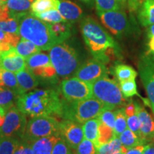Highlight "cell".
<instances>
[{
    "label": "cell",
    "mask_w": 154,
    "mask_h": 154,
    "mask_svg": "<svg viewBox=\"0 0 154 154\" xmlns=\"http://www.w3.org/2000/svg\"><path fill=\"white\" fill-rule=\"evenodd\" d=\"M64 99L53 89H36L18 97L17 106L30 117L56 115L62 117Z\"/></svg>",
    "instance_id": "1"
},
{
    "label": "cell",
    "mask_w": 154,
    "mask_h": 154,
    "mask_svg": "<svg viewBox=\"0 0 154 154\" xmlns=\"http://www.w3.org/2000/svg\"><path fill=\"white\" fill-rule=\"evenodd\" d=\"M81 30L84 42L94 59L109 63L106 52L110 49H118L112 36L101 26V24L91 17H86L81 23Z\"/></svg>",
    "instance_id": "2"
},
{
    "label": "cell",
    "mask_w": 154,
    "mask_h": 154,
    "mask_svg": "<svg viewBox=\"0 0 154 154\" xmlns=\"http://www.w3.org/2000/svg\"><path fill=\"white\" fill-rule=\"evenodd\" d=\"M19 36L32 42L41 50H49L57 44L50 24L32 14H26L19 20Z\"/></svg>",
    "instance_id": "3"
},
{
    "label": "cell",
    "mask_w": 154,
    "mask_h": 154,
    "mask_svg": "<svg viewBox=\"0 0 154 154\" xmlns=\"http://www.w3.org/2000/svg\"><path fill=\"white\" fill-rule=\"evenodd\" d=\"M49 57L57 72L61 78H68L74 75L80 66L79 55L74 48L62 42L49 49Z\"/></svg>",
    "instance_id": "4"
},
{
    "label": "cell",
    "mask_w": 154,
    "mask_h": 154,
    "mask_svg": "<svg viewBox=\"0 0 154 154\" xmlns=\"http://www.w3.org/2000/svg\"><path fill=\"white\" fill-rule=\"evenodd\" d=\"M91 86L93 97L101 101L105 106L116 109L124 107L129 101L123 96L118 81L108 76L91 83Z\"/></svg>",
    "instance_id": "5"
},
{
    "label": "cell",
    "mask_w": 154,
    "mask_h": 154,
    "mask_svg": "<svg viewBox=\"0 0 154 154\" xmlns=\"http://www.w3.org/2000/svg\"><path fill=\"white\" fill-rule=\"evenodd\" d=\"M104 108V104L94 97L74 102L64 99L62 118L83 124L90 119L98 118Z\"/></svg>",
    "instance_id": "6"
},
{
    "label": "cell",
    "mask_w": 154,
    "mask_h": 154,
    "mask_svg": "<svg viewBox=\"0 0 154 154\" xmlns=\"http://www.w3.org/2000/svg\"><path fill=\"white\" fill-rule=\"evenodd\" d=\"M59 122L51 116L32 117L26 124L22 139L32 142L44 137L59 136Z\"/></svg>",
    "instance_id": "7"
},
{
    "label": "cell",
    "mask_w": 154,
    "mask_h": 154,
    "mask_svg": "<svg viewBox=\"0 0 154 154\" xmlns=\"http://www.w3.org/2000/svg\"><path fill=\"white\" fill-rule=\"evenodd\" d=\"M60 90L64 99L69 102L82 101L93 97L91 83L85 82L75 76L62 81Z\"/></svg>",
    "instance_id": "8"
},
{
    "label": "cell",
    "mask_w": 154,
    "mask_h": 154,
    "mask_svg": "<svg viewBox=\"0 0 154 154\" xmlns=\"http://www.w3.org/2000/svg\"><path fill=\"white\" fill-rule=\"evenodd\" d=\"M27 120L26 114L13 106L5 113L2 126L0 127V135L14 138H22Z\"/></svg>",
    "instance_id": "9"
},
{
    "label": "cell",
    "mask_w": 154,
    "mask_h": 154,
    "mask_svg": "<svg viewBox=\"0 0 154 154\" xmlns=\"http://www.w3.org/2000/svg\"><path fill=\"white\" fill-rule=\"evenodd\" d=\"M99 15L105 27L117 37L124 36L130 29L129 22L124 11L113 10L99 13Z\"/></svg>",
    "instance_id": "10"
},
{
    "label": "cell",
    "mask_w": 154,
    "mask_h": 154,
    "mask_svg": "<svg viewBox=\"0 0 154 154\" xmlns=\"http://www.w3.org/2000/svg\"><path fill=\"white\" fill-rule=\"evenodd\" d=\"M26 67L35 76L51 79L57 76V72L49 55L38 52L26 59Z\"/></svg>",
    "instance_id": "11"
},
{
    "label": "cell",
    "mask_w": 154,
    "mask_h": 154,
    "mask_svg": "<svg viewBox=\"0 0 154 154\" xmlns=\"http://www.w3.org/2000/svg\"><path fill=\"white\" fill-rule=\"evenodd\" d=\"M138 72L148 96L149 106L154 113V61L143 56L138 61Z\"/></svg>",
    "instance_id": "12"
},
{
    "label": "cell",
    "mask_w": 154,
    "mask_h": 154,
    "mask_svg": "<svg viewBox=\"0 0 154 154\" xmlns=\"http://www.w3.org/2000/svg\"><path fill=\"white\" fill-rule=\"evenodd\" d=\"M109 71L106 64L96 59H90L80 65L74 76L85 82L93 83L99 79L107 76Z\"/></svg>",
    "instance_id": "13"
},
{
    "label": "cell",
    "mask_w": 154,
    "mask_h": 154,
    "mask_svg": "<svg viewBox=\"0 0 154 154\" xmlns=\"http://www.w3.org/2000/svg\"><path fill=\"white\" fill-rule=\"evenodd\" d=\"M59 136L62 138L72 150H76L79 144L84 138L82 124L64 119L59 123Z\"/></svg>",
    "instance_id": "14"
},
{
    "label": "cell",
    "mask_w": 154,
    "mask_h": 154,
    "mask_svg": "<svg viewBox=\"0 0 154 154\" xmlns=\"http://www.w3.org/2000/svg\"><path fill=\"white\" fill-rule=\"evenodd\" d=\"M136 113L140 121L138 137L144 144L151 143L154 138V119L138 102L134 101Z\"/></svg>",
    "instance_id": "15"
},
{
    "label": "cell",
    "mask_w": 154,
    "mask_h": 154,
    "mask_svg": "<svg viewBox=\"0 0 154 154\" xmlns=\"http://www.w3.org/2000/svg\"><path fill=\"white\" fill-rule=\"evenodd\" d=\"M0 68L13 73L26 69V59L17 52L15 48L0 53Z\"/></svg>",
    "instance_id": "16"
},
{
    "label": "cell",
    "mask_w": 154,
    "mask_h": 154,
    "mask_svg": "<svg viewBox=\"0 0 154 154\" xmlns=\"http://www.w3.org/2000/svg\"><path fill=\"white\" fill-rule=\"evenodd\" d=\"M59 3L57 9L65 21L74 23L82 18V9L70 0H59Z\"/></svg>",
    "instance_id": "17"
},
{
    "label": "cell",
    "mask_w": 154,
    "mask_h": 154,
    "mask_svg": "<svg viewBox=\"0 0 154 154\" xmlns=\"http://www.w3.org/2000/svg\"><path fill=\"white\" fill-rule=\"evenodd\" d=\"M34 0H7L6 5L9 9L10 19L20 20L23 17L29 14V10Z\"/></svg>",
    "instance_id": "18"
},
{
    "label": "cell",
    "mask_w": 154,
    "mask_h": 154,
    "mask_svg": "<svg viewBox=\"0 0 154 154\" xmlns=\"http://www.w3.org/2000/svg\"><path fill=\"white\" fill-rule=\"evenodd\" d=\"M57 135L47 136L32 142L33 154H51L55 143L59 139Z\"/></svg>",
    "instance_id": "19"
},
{
    "label": "cell",
    "mask_w": 154,
    "mask_h": 154,
    "mask_svg": "<svg viewBox=\"0 0 154 154\" xmlns=\"http://www.w3.org/2000/svg\"><path fill=\"white\" fill-rule=\"evenodd\" d=\"M17 79L21 95L35 88L38 84L36 76L26 69L17 73Z\"/></svg>",
    "instance_id": "20"
},
{
    "label": "cell",
    "mask_w": 154,
    "mask_h": 154,
    "mask_svg": "<svg viewBox=\"0 0 154 154\" xmlns=\"http://www.w3.org/2000/svg\"><path fill=\"white\" fill-rule=\"evenodd\" d=\"M138 20L144 26L154 24V0H145L138 9Z\"/></svg>",
    "instance_id": "21"
},
{
    "label": "cell",
    "mask_w": 154,
    "mask_h": 154,
    "mask_svg": "<svg viewBox=\"0 0 154 154\" xmlns=\"http://www.w3.org/2000/svg\"><path fill=\"white\" fill-rule=\"evenodd\" d=\"M99 120L98 118L90 119L82 125L84 138L91 140L96 146V149L99 147Z\"/></svg>",
    "instance_id": "22"
},
{
    "label": "cell",
    "mask_w": 154,
    "mask_h": 154,
    "mask_svg": "<svg viewBox=\"0 0 154 154\" xmlns=\"http://www.w3.org/2000/svg\"><path fill=\"white\" fill-rule=\"evenodd\" d=\"M50 26L58 44L62 43L72 35L71 24L66 21L50 24Z\"/></svg>",
    "instance_id": "23"
},
{
    "label": "cell",
    "mask_w": 154,
    "mask_h": 154,
    "mask_svg": "<svg viewBox=\"0 0 154 154\" xmlns=\"http://www.w3.org/2000/svg\"><path fill=\"white\" fill-rule=\"evenodd\" d=\"M19 95L10 88L0 87V108L5 112L14 106V102L18 99Z\"/></svg>",
    "instance_id": "24"
},
{
    "label": "cell",
    "mask_w": 154,
    "mask_h": 154,
    "mask_svg": "<svg viewBox=\"0 0 154 154\" xmlns=\"http://www.w3.org/2000/svg\"><path fill=\"white\" fill-rule=\"evenodd\" d=\"M0 87L10 88L18 94L19 96L21 95L17 75H15V73L1 69L0 70Z\"/></svg>",
    "instance_id": "25"
},
{
    "label": "cell",
    "mask_w": 154,
    "mask_h": 154,
    "mask_svg": "<svg viewBox=\"0 0 154 154\" xmlns=\"http://www.w3.org/2000/svg\"><path fill=\"white\" fill-rule=\"evenodd\" d=\"M114 74L119 82L135 80L137 76V72L133 67L124 63H119L114 66Z\"/></svg>",
    "instance_id": "26"
},
{
    "label": "cell",
    "mask_w": 154,
    "mask_h": 154,
    "mask_svg": "<svg viewBox=\"0 0 154 154\" xmlns=\"http://www.w3.org/2000/svg\"><path fill=\"white\" fill-rule=\"evenodd\" d=\"M59 3V0H34L31 6V14L36 15L57 9Z\"/></svg>",
    "instance_id": "27"
},
{
    "label": "cell",
    "mask_w": 154,
    "mask_h": 154,
    "mask_svg": "<svg viewBox=\"0 0 154 154\" xmlns=\"http://www.w3.org/2000/svg\"><path fill=\"white\" fill-rule=\"evenodd\" d=\"M15 49L19 55L22 56L25 59L29 57L30 56L33 55L34 54L40 52V50H41L32 42L29 41L24 38H22L19 40L15 47Z\"/></svg>",
    "instance_id": "28"
},
{
    "label": "cell",
    "mask_w": 154,
    "mask_h": 154,
    "mask_svg": "<svg viewBox=\"0 0 154 154\" xmlns=\"http://www.w3.org/2000/svg\"><path fill=\"white\" fill-rule=\"evenodd\" d=\"M119 138L122 146L128 150L138 145H143L138 135L128 128L119 135Z\"/></svg>",
    "instance_id": "29"
},
{
    "label": "cell",
    "mask_w": 154,
    "mask_h": 154,
    "mask_svg": "<svg viewBox=\"0 0 154 154\" xmlns=\"http://www.w3.org/2000/svg\"><path fill=\"white\" fill-rule=\"evenodd\" d=\"M126 0H96V9L99 13L109 11L121 10Z\"/></svg>",
    "instance_id": "30"
},
{
    "label": "cell",
    "mask_w": 154,
    "mask_h": 154,
    "mask_svg": "<svg viewBox=\"0 0 154 154\" xmlns=\"http://www.w3.org/2000/svg\"><path fill=\"white\" fill-rule=\"evenodd\" d=\"M19 141L17 138L0 135V154H14Z\"/></svg>",
    "instance_id": "31"
},
{
    "label": "cell",
    "mask_w": 154,
    "mask_h": 154,
    "mask_svg": "<svg viewBox=\"0 0 154 154\" xmlns=\"http://www.w3.org/2000/svg\"><path fill=\"white\" fill-rule=\"evenodd\" d=\"M127 127V121H126V116L125 114L124 107H121L116 110V119L115 124L113 131L116 136H118L125 131Z\"/></svg>",
    "instance_id": "32"
},
{
    "label": "cell",
    "mask_w": 154,
    "mask_h": 154,
    "mask_svg": "<svg viewBox=\"0 0 154 154\" xmlns=\"http://www.w3.org/2000/svg\"><path fill=\"white\" fill-rule=\"evenodd\" d=\"M116 136L113 128L106 126V124L99 121V138H98L99 146L101 145V144L109 143Z\"/></svg>",
    "instance_id": "33"
},
{
    "label": "cell",
    "mask_w": 154,
    "mask_h": 154,
    "mask_svg": "<svg viewBox=\"0 0 154 154\" xmlns=\"http://www.w3.org/2000/svg\"><path fill=\"white\" fill-rule=\"evenodd\" d=\"M37 17V18L42 19L44 22L49 23V24H54V23H58L61 22H64L65 19L61 16L59 10L57 9H51L46 12L41 13V14H37L36 15H33Z\"/></svg>",
    "instance_id": "34"
},
{
    "label": "cell",
    "mask_w": 154,
    "mask_h": 154,
    "mask_svg": "<svg viewBox=\"0 0 154 154\" xmlns=\"http://www.w3.org/2000/svg\"><path fill=\"white\" fill-rule=\"evenodd\" d=\"M98 119H99L100 122L113 128L116 119V110L114 109L105 106L103 111L98 116Z\"/></svg>",
    "instance_id": "35"
},
{
    "label": "cell",
    "mask_w": 154,
    "mask_h": 154,
    "mask_svg": "<svg viewBox=\"0 0 154 154\" xmlns=\"http://www.w3.org/2000/svg\"><path fill=\"white\" fill-rule=\"evenodd\" d=\"M120 88L123 96L126 99H129L136 95L139 96V94H138L137 86H136L135 80L120 82Z\"/></svg>",
    "instance_id": "36"
},
{
    "label": "cell",
    "mask_w": 154,
    "mask_h": 154,
    "mask_svg": "<svg viewBox=\"0 0 154 154\" xmlns=\"http://www.w3.org/2000/svg\"><path fill=\"white\" fill-rule=\"evenodd\" d=\"M76 154H98L97 149L91 140L84 138L76 149Z\"/></svg>",
    "instance_id": "37"
},
{
    "label": "cell",
    "mask_w": 154,
    "mask_h": 154,
    "mask_svg": "<svg viewBox=\"0 0 154 154\" xmlns=\"http://www.w3.org/2000/svg\"><path fill=\"white\" fill-rule=\"evenodd\" d=\"M0 30L8 33L19 34V21L15 19H9L4 22H0Z\"/></svg>",
    "instance_id": "38"
},
{
    "label": "cell",
    "mask_w": 154,
    "mask_h": 154,
    "mask_svg": "<svg viewBox=\"0 0 154 154\" xmlns=\"http://www.w3.org/2000/svg\"><path fill=\"white\" fill-rule=\"evenodd\" d=\"M51 154H74L72 150L62 138H59L54 146Z\"/></svg>",
    "instance_id": "39"
},
{
    "label": "cell",
    "mask_w": 154,
    "mask_h": 154,
    "mask_svg": "<svg viewBox=\"0 0 154 154\" xmlns=\"http://www.w3.org/2000/svg\"><path fill=\"white\" fill-rule=\"evenodd\" d=\"M126 121L128 128H129L130 130H131L133 132H134L135 134L138 136L140 132V121L136 113L133 116H131L126 117Z\"/></svg>",
    "instance_id": "40"
},
{
    "label": "cell",
    "mask_w": 154,
    "mask_h": 154,
    "mask_svg": "<svg viewBox=\"0 0 154 154\" xmlns=\"http://www.w3.org/2000/svg\"><path fill=\"white\" fill-rule=\"evenodd\" d=\"M14 154H33L32 144L29 142L22 140L19 141V143L15 150Z\"/></svg>",
    "instance_id": "41"
},
{
    "label": "cell",
    "mask_w": 154,
    "mask_h": 154,
    "mask_svg": "<svg viewBox=\"0 0 154 154\" xmlns=\"http://www.w3.org/2000/svg\"><path fill=\"white\" fill-rule=\"evenodd\" d=\"M9 19H10V17L8 7L5 2L0 0V22H4Z\"/></svg>",
    "instance_id": "42"
},
{
    "label": "cell",
    "mask_w": 154,
    "mask_h": 154,
    "mask_svg": "<svg viewBox=\"0 0 154 154\" xmlns=\"http://www.w3.org/2000/svg\"><path fill=\"white\" fill-rule=\"evenodd\" d=\"M126 1L129 11L131 12H134L138 10L145 0H126Z\"/></svg>",
    "instance_id": "43"
},
{
    "label": "cell",
    "mask_w": 154,
    "mask_h": 154,
    "mask_svg": "<svg viewBox=\"0 0 154 154\" xmlns=\"http://www.w3.org/2000/svg\"><path fill=\"white\" fill-rule=\"evenodd\" d=\"M124 111L126 117L136 114V106L134 101L129 100L128 101L127 104L124 106Z\"/></svg>",
    "instance_id": "44"
},
{
    "label": "cell",
    "mask_w": 154,
    "mask_h": 154,
    "mask_svg": "<svg viewBox=\"0 0 154 154\" xmlns=\"http://www.w3.org/2000/svg\"><path fill=\"white\" fill-rule=\"evenodd\" d=\"M145 145H138L128 149L125 154H143Z\"/></svg>",
    "instance_id": "45"
},
{
    "label": "cell",
    "mask_w": 154,
    "mask_h": 154,
    "mask_svg": "<svg viewBox=\"0 0 154 154\" xmlns=\"http://www.w3.org/2000/svg\"><path fill=\"white\" fill-rule=\"evenodd\" d=\"M143 154H154V145L152 143H149L145 145Z\"/></svg>",
    "instance_id": "46"
},
{
    "label": "cell",
    "mask_w": 154,
    "mask_h": 154,
    "mask_svg": "<svg viewBox=\"0 0 154 154\" xmlns=\"http://www.w3.org/2000/svg\"><path fill=\"white\" fill-rule=\"evenodd\" d=\"M148 47H149V53L154 54V36L150 38V41L148 44Z\"/></svg>",
    "instance_id": "47"
},
{
    "label": "cell",
    "mask_w": 154,
    "mask_h": 154,
    "mask_svg": "<svg viewBox=\"0 0 154 154\" xmlns=\"http://www.w3.org/2000/svg\"><path fill=\"white\" fill-rule=\"evenodd\" d=\"M147 36L149 38L154 36V24L150 25L149 27L147 29Z\"/></svg>",
    "instance_id": "48"
},
{
    "label": "cell",
    "mask_w": 154,
    "mask_h": 154,
    "mask_svg": "<svg viewBox=\"0 0 154 154\" xmlns=\"http://www.w3.org/2000/svg\"><path fill=\"white\" fill-rule=\"evenodd\" d=\"M109 154H125L123 152H116V153H109Z\"/></svg>",
    "instance_id": "49"
},
{
    "label": "cell",
    "mask_w": 154,
    "mask_h": 154,
    "mask_svg": "<svg viewBox=\"0 0 154 154\" xmlns=\"http://www.w3.org/2000/svg\"><path fill=\"white\" fill-rule=\"evenodd\" d=\"M81 1L84 2H89L91 1V0H81Z\"/></svg>",
    "instance_id": "50"
},
{
    "label": "cell",
    "mask_w": 154,
    "mask_h": 154,
    "mask_svg": "<svg viewBox=\"0 0 154 154\" xmlns=\"http://www.w3.org/2000/svg\"><path fill=\"white\" fill-rule=\"evenodd\" d=\"M151 143H153V145H154V138H153V140H152V142H151Z\"/></svg>",
    "instance_id": "51"
},
{
    "label": "cell",
    "mask_w": 154,
    "mask_h": 154,
    "mask_svg": "<svg viewBox=\"0 0 154 154\" xmlns=\"http://www.w3.org/2000/svg\"><path fill=\"white\" fill-rule=\"evenodd\" d=\"M152 59H153V60L154 61V54H153V58H152Z\"/></svg>",
    "instance_id": "52"
},
{
    "label": "cell",
    "mask_w": 154,
    "mask_h": 154,
    "mask_svg": "<svg viewBox=\"0 0 154 154\" xmlns=\"http://www.w3.org/2000/svg\"><path fill=\"white\" fill-rule=\"evenodd\" d=\"M1 1H3V2H6V1H7V0H1Z\"/></svg>",
    "instance_id": "53"
},
{
    "label": "cell",
    "mask_w": 154,
    "mask_h": 154,
    "mask_svg": "<svg viewBox=\"0 0 154 154\" xmlns=\"http://www.w3.org/2000/svg\"><path fill=\"white\" fill-rule=\"evenodd\" d=\"M0 70H1V69H0Z\"/></svg>",
    "instance_id": "54"
}]
</instances>
